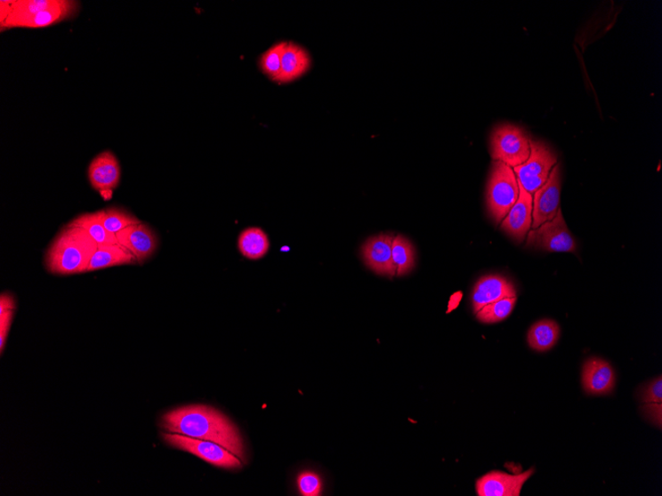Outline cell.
Returning <instances> with one entry per match:
<instances>
[{
  "instance_id": "cell-1",
  "label": "cell",
  "mask_w": 662,
  "mask_h": 496,
  "mask_svg": "<svg viewBox=\"0 0 662 496\" xmlns=\"http://www.w3.org/2000/svg\"><path fill=\"white\" fill-rule=\"evenodd\" d=\"M161 428L169 433L211 441L244 460V447L237 426L215 408L189 405L174 409L163 415Z\"/></svg>"
},
{
  "instance_id": "cell-2",
  "label": "cell",
  "mask_w": 662,
  "mask_h": 496,
  "mask_svg": "<svg viewBox=\"0 0 662 496\" xmlns=\"http://www.w3.org/2000/svg\"><path fill=\"white\" fill-rule=\"evenodd\" d=\"M98 249L99 244L88 232L69 223L50 244L45 267L54 275L86 273Z\"/></svg>"
},
{
  "instance_id": "cell-3",
  "label": "cell",
  "mask_w": 662,
  "mask_h": 496,
  "mask_svg": "<svg viewBox=\"0 0 662 496\" xmlns=\"http://www.w3.org/2000/svg\"><path fill=\"white\" fill-rule=\"evenodd\" d=\"M520 195L518 179L506 164L494 161L487 182L486 204L495 223L499 224L517 203Z\"/></svg>"
},
{
  "instance_id": "cell-4",
  "label": "cell",
  "mask_w": 662,
  "mask_h": 496,
  "mask_svg": "<svg viewBox=\"0 0 662 496\" xmlns=\"http://www.w3.org/2000/svg\"><path fill=\"white\" fill-rule=\"evenodd\" d=\"M494 161L506 164L512 169L527 162L530 154V139L525 130L513 124L494 128L490 137Z\"/></svg>"
},
{
  "instance_id": "cell-5",
  "label": "cell",
  "mask_w": 662,
  "mask_h": 496,
  "mask_svg": "<svg viewBox=\"0 0 662 496\" xmlns=\"http://www.w3.org/2000/svg\"><path fill=\"white\" fill-rule=\"evenodd\" d=\"M557 156L546 144L531 140L530 154L526 163L513 168L519 185L531 196L545 184L554 165Z\"/></svg>"
},
{
  "instance_id": "cell-6",
  "label": "cell",
  "mask_w": 662,
  "mask_h": 496,
  "mask_svg": "<svg viewBox=\"0 0 662 496\" xmlns=\"http://www.w3.org/2000/svg\"><path fill=\"white\" fill-rule=\"evenodd\" d=\"M162 436L168 445L190 452L208 464L224 468H239L242 466L241 460L238 456L219 444L191 438L177 433L167 432Z\"/></svg>"
},
{
  "instance_id": "cell-7",
  "label": "cell",
  "mask_w": 662,
  "mask_h": 496,
  "mask_svg": "<svg viewBox=\"0 0 662 496\" xmlns=\"http://www.w3.org/2000/svg\"><path fill=\"white\" fill-rule=\"evenodd\" d=\"M527 247L551 253H575L577 243L566 225L561 211L554 219L529 233Z\"/></svg>"
},
{
  "instance_id": "cell-8",
  "label": "cell",
  "mask_w": 662,
  "mask_h": 496,
  "mask_svg": "<svg viewBox=\"0 0 662 496\" xmlns=\"http://www.w3.org/2000/svg\"><path fill=\"white\" fill-rule=\"evenodd\" d=\"M561 164L557 163L551 172L545 184L535 193L533 204V223L531 228L537 229L542 224L554 219L561 210Z\"/></svg>"
},
{
  "instance_id": "cell-9",
  "label": "cell",
  "mask_w": 662,
  "mask_h": 496,
  "mask_svg": "<svg viewBox=\"0 0 662 496\" xmlns=\"http://www.w3.org/2000/svg\"><path fill=\"white\" fill-rule=\"evenodd\" d=\"M121 168L115 154L104 151L92 161L89 167V180L93 189L104 198L111 196L120 181Z\"/></svg>"
},
{
  "instance_id": "cell-10",
  "label": "cell",
  "mask_w": 662,
  "mask_h": 496,
  "mask_svg": "<svg viewBox=\"0 0 662 496\" xmlns=\"http://www.w3.org/2000/svg\"><path fill=\"white\" fill-rule=\"evenodd\" d=\"M116 235L119 244L132 252L139 265L149 260L158 248L159 241L155 231L143 222L130 225Z\"/></svg>"
},
{
  "instance_id": "cell-11",
  "label": "cell",
  "mask_w": 662,
  "mask_h": 496,
  "mask_svg": "<svg viewBox=\"0 0 662 496\" xmlns=\"http://www.w3.org/2000/svg\"><path fill=\"white\" fill-rule=\"evenodd\" d=\"M535 473L534 468L520 475H509L501 471L488 473L476 482L479 496H520L522 486Z\"/></svg>"
},
{
  "instance_id": "cell-12",
  "label": "cell",
  "mask_w": 662,
  "mask_h": 496,
  "mask_svg": "<svg viewBox=\"0 0 662 496\" xmlns=\"http://www.w3.org/2000/svg\"><path fill=\"white\" fill-rule=\"evenodd\" d=\"M394 236L381 234L369 238L362 246L361 254L366 266L374 273L394 276L397 268L392 255V244Z\"/></svg>"
},
{
  "instance_id": "cell-13",
  "label": "cell",
  "mask_w": 662,
  "mask_h": 496,
  "mask_svg": "<svg viewBox=\"0 0 662 496\" xmlns=\"http://www.w3.org/2000/svg\"><path fill=\"white\" fill-rule=\"evenodd\" d=\"M533 196L520 186L517 203L502 221L501 229L519 243L525 241L533 223Z\"/></svg>"
},
{
  "instance_id": "cell-14",
  "label": "cell",
  "mask_w": 662,
  "mask_h": 496,
  "mask_svg": "<svg viewBox=\"0 0 662 496\" xmlns=\"http://www.w3.org/2000/svg\"><path fill=\"white\" fill-rule=\"evenodd\" d=\"M507 298H517L515 286L499 275H490L480 278L474 285L472 292L473 310H479L488 304Z\"/></svg>"
},
{
  "instance_id": "cell-15",
  "label": "cell",
  "mask_w": 662,
  "mask_h": 496,
  "mask_svg": "<svg viewBox=\"0 0 662 496\" xmlns=\"http://www.w3.org/2000/svg\"><path fill=\"white\" fill-rule=\"evenodd\" d=\"M582 384L586 393L590 395L611 393L616 384L612 365L604 360L590 359L583 368Z\"/></svg>"
},
{
  "instance_id": "cell-16",
  "label": "cell",
  "mask_w": 662,
  "mask_h": 496,
  "mask_svg": "<svg viewBox=\"0 0 662 496\" xmlns=\"http://www.w3.org/2000/svg\"><path fill=\"white\" fill-rule=\"evenodd\" d=\"M311 67L309 52L295 42H287L279 84H290L306 75Z\"/></svg>"
},
{
  "instance_id": "cell-17",
  "label": "cell",
  "mask_w": 662,
  "mask_h": 496,
  "mask_svg": "<svg viewBox=\"0 0 662 496\" xmlns=\"http://www.w3.org/2000/svg\"><path fill=\"white\" fill-rule=\"evenodd\" d=\"M78 10V3L60 0L59 4L41 12L14 25L13 28H42L71 19Z\"/></svg>"
},
{
  "instance_id": "cell-18",
  "label": "cell",
  "mask_w": 662,
  "mask_h": 496,
  "mask_svg": "<svg viewBox=\"0 0 662 496\" xmlns=\"http://www.w3.org/2000/svg\"><path fill=\"white\" fill-rule=\"evenodd\" d=\"M136 264H138L137 260L132 252L119 243L110 244V245L99 246L86 273L111 267Z\"/></svg>"
},
{
  "instance_id": "cell-19",
  "label": "cell",
  "mask_w": 662,
  "mask_h": 496,
  "mask_svg": "<svg viewBox=\"0 0 662 496\" xmlns=\"http://www.w3.org/2000/svg\"><path fill=\"white\" fill-rule=\"evenodd\" d=\"M561 328L555 321L544 319L530 327L528 333V343L531 349L538 352L551 350L559 341Z\"/></svg>"
},
{
  "instance_id": "cell-20",
  "label": "cell",
  "mask_w": 662,
  "mask_h": 496,
  "mask_svg": "<svg viewBox=\"0 0 662 496\" xmlns=\"http://www.w3.org/2000/svg\"><path fill=\"white\" fill-rule=\"evenodd\" d=\"M269 248L270 241L263 229L249 228L239 235L238 249L243 257L254 260L262 259L267 255Z\"/></svg>"
},
{
  "instance_id": "cell-21",
  "label": "cell",
  "mask_w": 662,
  "mask_h": 496,
  "mask_svg": "<svg viewBox=\"0 0 662 496\" xmlns=\"http://www.w3.org/2000/svg\"><path fill=\"white\" fill-rule=\"evenodd\" d=\"M77 228H80L88 232L95 242L101 245H110V244L119 243L117 235L109 232L104 228L100 211L93 213H85L77 216L72 222H69Z\"/></svg>"
},
{
  "instance_id": "cell-22",
  "label": "cell",
  "mask_w": 662,
  "mask_h": 496,
  "mask_svg": "<svg viewBox=\"0 0 662 496\" xmlns=\"http://www.w3.org/2000/svg\"><path fill=\"white\" fill-rule=\"evenodd\" d=\"M392 255L397 268L396 276H405L413 271L416 265V253L413 244L402 235H397L392 244Z\"/></svg>"
},
{
  "instance_id": "cell-23",
  "label": "cell",
  "mask_w": 662,
  "mask_h": 496,
  "mask_svg": "<svg viewBox=\"0 0 662 496\" xmlns=\"http://www.w3.org/2000/svg\"><path fill=\"white\" fill-rule=\"evenodd\" d=\"M286 46L287 41L277 42L267 49L258 60L260 71L276 84H278L279 76H280L282 59Z\"/></svg>"
},
{
  "instance_id": "cell-24",
  "label": "cell",
  "mask_w": 662,
  "mask_h": 496,
  "mask_svg": "<svg viewBox=\"0 0 662 496\" xmlns=\"http://www.w3.org/2000/svg\"><path fill=\"white\" fill-rule=\"evenodd\" d=\"M516 303L517 298H507L488 304L476 313V318L482 324H496L510 316Z\"/></svg>"
},
{
  "instance_id": "cell-25",
  "label": "cell",
  "mask_w": 662,
  "mask_h": 496,
  "mask_svg": "<svg viewBox=\"0 0 662 496\" xmlns=\"http://www.w3.org/2000/svg\"><path fill=\"white\" fill-rule=\"evenodd\" d=\"M100 212L104 228L112 234H117L130 225L141 222L136 216L117 207H109L107 210L100 211Z\"/></svg>"
},
{
  "instance_id": "cell-26",
  "label": "cell",
  "mask_w": 662,
  "mask_h": 496,
  "mask_svg": "<svg viewBox=\"0 0 662 496\" xmlns=\"http://www.w3.org/2000/svg\"><path fill=\"white\" fill-rule=\"evenodd\" d=\"M15 310L14 299L10 294H2L0 298V348L4 350L5 341L10 331Z\"/></svg>"
},
{
  "instance_id": "cell-27",
  "label": "cell",
  "mask_w": 662,
  "mask_h": 496,
  "mask_svg": "<svg viewBox=\"0 0 662 496\" xmlns=\"http://www.w3.org/2000/svg\"><path fill=\"white\" fill-rule=\"evenodd\" d=\"M298 487L303 496H318L322 491V482L316 473L303 472L298 477Z\"/></svg>"
},
{
  "instance_id": "cell-28",
  "label": "cell",
  "mask_w": 662,
  "mask_h": 496,
  "mask_svg": "<svg viewBox=\"0 0 662 496\" xmlns=\"http://www.w3.org/2000/svg\"><path fill=\"white\" fill-rule=\"evenodd\" d=\"M642 400L646 404H661L662 403V379H658L650 382L646 388L642 389Z\"/></svg>"
},
{
  "instance_id": "cell-29",
  "label": "cell",
  "mask_w": 662,
  "mask_h": 496,
  "mask_svg": "<svg viewBox=\"0 0 662 496\" xmlns=\"http://www.w3.org/2000/svg\"><path fill=\"white\" fill-rule=\"evenodd\" d=\"M644 412H646L653 422L658 423L659 428H661V404H647L644 406Z\"/></svg>"
},
{
  "instance_id": "cell-30",
  "label": "cell",
  "mask_w": 662,
  "mask_h": 496,
  "mask_svg": "<svg viewBox=\"0 0 662 496\" xmlns=\"http://www.w3.org/2000/svg\"><path fill=\"white\" fill-rule=\"evenodd\" d=\"M461 300H463V292H459L453 294L448 303V313L455 310L459 306Z\"/></svg>"
}]
</instances>
